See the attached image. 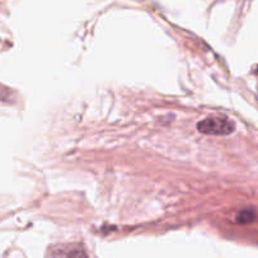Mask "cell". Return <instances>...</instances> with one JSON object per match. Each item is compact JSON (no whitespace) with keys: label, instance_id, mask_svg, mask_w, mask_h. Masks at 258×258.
Masks as SVG:
<instances>
[{"label":"cell","instance_id":"obj_1","mask_svg":"<svg viewBox=\"0 0 258 258\" xmlns=\"http://www.w3.org/2000/svg\"><path fill=\"white\" fill-rule=\"evenodd\" d=\"M198 130L206 135H229L234 131L236 125L228 117L222 115H213L206 117L198 123Z\"/></svg>","mask_w":258,"mask_h":258},{"label":"cell","instance_id":"obj_2","mask_svg":"<svg viewBox=\"0 0 258 258\" xmlns=\"http://www.w3.org/2000/svg\"><path fill=\"white\" fill-rule=\"evenodd\" d=\"M256 217H257L256 212H254L253 209H243V211H241L238 214H237L236 219L238 223L247 224L253 222L254 219H256Z\"/></svg>","mask_w":258,"mask_h":258},{"label":"cell","instance_id":"obj_3","mask_svg":"<svg viewBox=\"0 0 258 258\" xmlns=\"http://www.w3.org/2000/svg\"><path fill=\"white\" fill-rule=\"evenodd\" d=\"M66 258H88V256L82 248H73L67 252Z\"/></svg>","mask_w":258,"mask_h":258}]
</instances>
